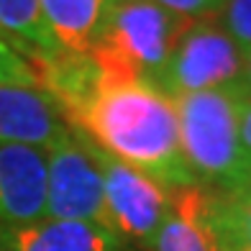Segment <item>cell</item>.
Here are the masks:
<instances>
[{
  "instance_id": "obj_4",
  "label": "cell",
  "mask_w": 251,
  "mask_h": 251,
  "mask_svg": "<svg viewBox=\"0 0 251 251\" xmlns=\"http://www.w3.org/2000/svg\"><path fill=\"white\" fill-rule=\"evenodd\" d=\"M244 64L246 51L228 36L218 18H200L192 21L179 36L159 79V87L172 98L238 87L244 77Z\"/></svg>"
},
{
  "instance_id": "obj_13",
  "label": "cell",
  "mask_w": 251,
  "mask_h": 251,
  "mask_svg": "<svg viewBox=\"0 0 251 251\" xmlns=\"http://www.w3.org/2000/svg\"><path fill=\"white\" fill-rule=\"evenodd\" d=\"M213 226L221 251H251V190L213 192Z\"/></svg>"
},
{
  "instance_id": "obj_10",
  "label": "cell",
  "mask_w": 251,
  "mask_h": 251,
  "mask_svg": "<svg viewBox=\"0 0 251 251\" xmlns=\"http://www.w3.org/2000/svg\"><path fill=\"white\" fill-rule=\"evenodd\" d=\"M151 251H221L213 226V190L202 185L172 187Z\"/></svg>"
},
{
  "instance_id": "obj_11",
  "label": "cell",
  "mask_w": 251,
  "mask_h": 251,
  "mask_svg": "<svg viewBox=\"0 0 251 251\" xmlns=\"http://www.w3.org/2000/svg\"><path fill=\"white\" fill-rule=\"evenodd\" d=\"M0 39H5L31 64L62 54L59 41L44 18L41 0H0Z\"/></svg>"
},
{
  "instance_id": "obj_17",
  "label": "cell",
  "mask_w": 251,
  "mask_h": 251,
  "mask_svg": "<svg viewBox=\"0 0 251 251\" xmlns=\"http://www.w3.org/2000/svg\"><path fill=\"white\" fill-rule=\"evenodd\" d=\"M244 90V87H241ZM238 128H241V146L251 162V93L241 95V116H238Z\"/></svg>"
},
{
  "instance_id": "obj_9",
  "label": "cell",
  "mask_w": 251,
  "mask_h": 251,
  "mask_svg": "<svg viewBox=\"0 0 251 251\" xmlns=\"http://www.w3.org/2000/svg\"><path fill=\"white\" fill-rule=\"evenodd\" d=\"M123 241L98 223L44 215L31 223H0V251H123Z\"/></svg>"
},
{
  "instance_id": "obj_14",
  "label": "cell",
  "mask_w": 251,
  "mask_h": 251,
  "mask_svg": "<svg viewBox=\"0 0 251 251\" xmlns=\"http://www.w3.org/2000/svg\"><path fill=\"white\" fill-rule=\"evenodd\" d=\"M215 18L238 47L251 51V0H226Z\"/></svg>"
},
{
  "instance_id": "obj_8",
  "label": "cell",
  "mask_w": 251,
  "mask_h": 251,
  "mask_svg": "<svg viewBox=\"0 0 251 251\" xmlns=\"http://www.w3.org/2000/svg\"><path fill=\"white\" fill-rule=\"evenodd\" d=\"M47 215V151L0 144V223H31Z\"/></svg>"
},
{
  "instance_id": "obj_18",
  "label": "cell",
  "mask_w": 251,
  "mask_h": 251,
  "mask_svg": "<svg viewBox=\"0 0 251 251\" xmlns=\"http://www.w3.org/2000/svg\"><path fill=\"white\" fill-rule=\"evenodd\" d=\"M241 87L246 93H251V51H246V64H244V77H241Z\"/></svg>"
},
{
  "instance_id": "obj_3",
  "label": "cell",
  "mask_w": 251,
  "mask_h": 251,
  "mask_svg": "<svg viewBox=\"0 0 251 251\" xmlns=\"http://www.w3.org/2000/svg\"><path fill=\"white\" fill-rule=\"evenodd\" d=\"M190 24L154 0H116L105 8V21L90 54L108 79H146L159 85Z\"/></svg>"
},
{
  "instance_id": "obj_15",
  "label": "cell",
  "mask_w": 251,
  "mask_h": 251,
  "mask_svg": "<svg viewBox=\"0 0 251 251\" xmlns=\"http://www.w3.org/2000/svg\"><path fill=\"white\" fill-rule=\"evenodd\" d=\"M0 82L8 85H36V72L31 62L21 56L5 39H0Z\"/></svg>"
},
{
  "instance_id": "obj_7",
  "label": "cell",
  "mask_w": 251,
  "mask_h": 251,
  "mask_svg": "<svg viewBox=\"0 0 251 251\" xmlns=\"http://www.w3.org/2000/svg\"><path fill=\"white\" fill-rule=\"evenodd\" d=\"M64 133H70V123L47 90L0 82V144H24L47 151Z\"/></svg>"
},
{
  "instance_id": "obj_6",
  "label": "cell",
  "mask_w": 251,
  "mask_h": 251,
  "mask_svg": "<svg viewBox=\"0 0 251 251\" xmlns=\"http://www.w3.org/2000/svg\"><path fill=\"white\" fill-rule=\"evenodd\" d=\"M47 215L59 221L108 226L102 175L87 139L79 131L64 133L47 149Z\"/></svg>"
},
{
  "instance_id": "obj_5",
  "label": "cell",
  "mask_w": 251,
  "mask_h": 251,
  "mask_svg": "<svg viewBox=\"0 0 251 251\" xmlns=\"http://www.w3.org/2000/svg\"><path fill=\"white\" fill-rule=\"evenodd\" d=\"M87 144L102 175V195H105L110 231L123 244H139L151 249L159 226L167 215L172 187L162 185L141 169L118 162L116 156L98 149L93 141Z\"/></svg>"
},
{
  "instance_id": "obj_1",
  "label": "cell",
  "mask_w": 251,
  "mask_h": 251,
  "mask_svg": "<svg viewBox=\"0 0 251 251\" xmlns=\"http://www.w3.org/2000/svg\"><path fill=\"white\" fill-rule=\"evenodd\" d=\"M98 149L167 187L198 185L182 154L175 98L146 79H108L67 118Z\"/></svg>"
},
{
  "instance_id": "obj_2",
  "label": "cell",
  "mask_w": 251,
  "mask_h": 251,
  "mask_svg": "<svg viewBox=\"0 0 251 251\" xmlns=\"http://www.w3.org/2000/svg\"><path fill=\"white\" fill-rule=\"evenodd\" d=\"M238 87L177 95L182 154L198 185L213 192H238L251 185V162L241 146Z\"/></svg>"
},
{
  "instance_id": "obj_12",
  "label": "cell",
  "mask_w": 251,
  "mask_h": 251,
  "mask_svg": "<svg viewBox=\"0 0 251 251\" xmlns=\"http://www.w3.org/2000/svg\"><path fill=\"white\" fill-rule=\"evenodd\" d=\"M41 10L62 51L77 54L95 47L105 21V0H41Z\"/></svg>"
},
{
  "instance_id": "obj_19",
  "label": "cell",
  "mask_w": 251,
  "mask_h": 251,
  "mask_svg": "<svg viewBox=\"0 0 251 251\" xmlns=\"http://www.w3.org/2000/svg\"><path fill=\"white\" fill-rule=\"evenodd\" d=\"M110 3H116V0H105V8H108V5H110Z\"/></svg>"
},
{
  "instance_id": "obj_16",
  "label": "cell",
  "mask_w": 251,
  "mask_h": 251,
  "mask_svg": "<svg viewBox=\"0 0 251 251\" xmlns=\"http://www.w3.org/2000/svg\"><path fill=\"white\" fill-rule=\"evenodd\" d=\"M162 8H167L169 13H175L185 21H200L218 16V10L223 8L226 0H154Z\"/></svg>"
}]
</instances>
